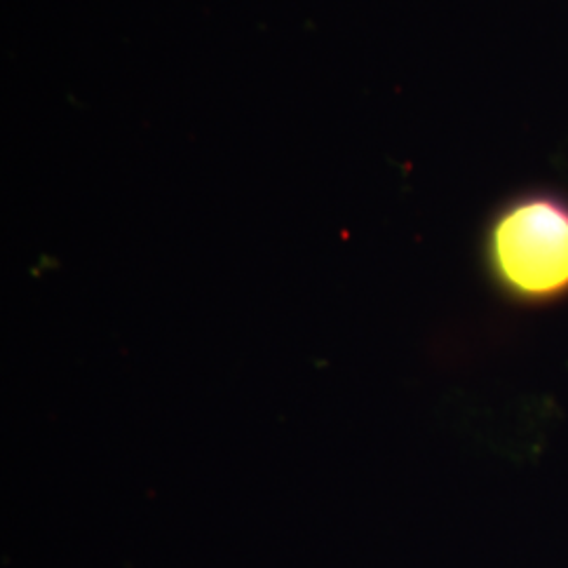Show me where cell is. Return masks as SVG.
Segmentation results:
<instances>
[{
	"mask_svg": "<svg viewBox=\"0 0 568 568\" xmlns=\"http://www.w3.org/2000/svg\"><path fill=\"white\" fill-rule=\"evenodd\" d=\"M485 264L514 304L568 300V196L551 187L516 192L499 204L485 232Z\"/></svg>",
	"mask_w": 568,
	"mask_h": 568,
	"instance_id": "6da1fadb",
	"label": "cell"
}]
</instances>
